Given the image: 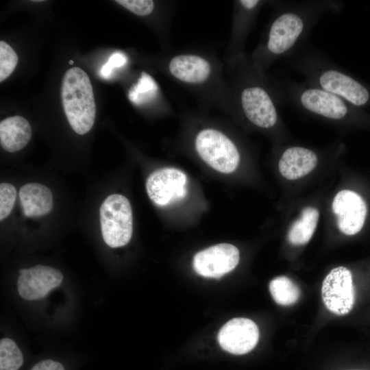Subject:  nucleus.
<instances>
[{"label":"nucleus","instance_id":"4be33fe9","mask_svg":"<svg viewBox=\"0 0 370 370\" xmlns=\"http://www.w3.org/2000/svg\"><path fill=\"white\" fill-rule=\"evenodd\" d=\"M115 2L138 16H147L154 9L151 0H116Z\"/></svg>","mask_w":370,"mask_h":370},{"label":"nucleus","instance_id":"f257e3e1","mask_svg":"<svg viewBox=\"0 0 370 370\" xmlns=\"http://www.w3.org/2000/svg\"><path fill=\"white\" fill-rule=\"evenodd\" d=\"M338 0L283 1L276 3V12L269 25L264 58L272 62L289 58L302 49L313 27L327 12L338 13Z\"/></svg>","mask_w":370,"mask_h":370},{"label":"nucleus","instance_id":"39448f33","mask_svg":"<svg viewBox=\"0 0 370 370\" xmlns=\"http://www.w3.org/2000/svg\"><path fill=\"white\" fill-rule=\"evenodd\" d=\"M195 149L201 158L219 172L230 173L238 166L240 154L236 146L217 130H201L196 137Z\"/></svg>","mask_w":370,"mask_h":370},{"label":"nucleus","instance_id":"6ab92c4d","mask_svg":"<svg viewBox=\"0 0 370 370\" xmlns=\"http://www.w3.org/2000/svg\"><path fill=\"white\" fill-rule=\"evenodd\" d=\"M158 87L153 78L142 72L140 78L130 90L128 98L136 105H140L155 97Z\"/></svg>","mask_w":370,"mask_h":370},{"label":"nucleus","instance_id":"9d476101","mask_svg":"<svg viewBox=\"0 0 370 370\" xmlns=\"http://www.w3.org/2000/svg\"><path fill=\"white\" fill-rule=\"evenodd\" d=\"M332 208L342 233L352 236L362 230L367 208L364 199L358 193L349 190L338 192L333 199Z\"/></svg>","mask_w":370,"mask_h":370},{"label":"nucleus","instance_id":"423d86ee","mask_svg":"<svg viewBox=\"0 0 370 370\" xmlns=\"http://www.w3.org/2000/svg\"><path fill=\"white\" fill-rule=\"evenodd\" d=\"M321 297L328 310L337 315L348 314L355 303L351 271L346 267L332 269L322 283Z\"/></svg>","mask_w":370,"mask_h":370},{"label":"nucleus","instance_id":"4468645a","mask_svg":"<svg viewBox=\"0 0 370 370\" xmlns=\"http://www.w3.org/2000/svg\"><path fill=\"white\" fill-rule=\"evenodd\" d=\"M23 214L28 217L45 215L53 208V195L46 186L38 183L23 185L19 190Z\"/></svg>","mask_w":370,"mask_h":370},{"label":"nucleus","instance_id":"2eb2a0df","mask_svg":"<svg viewBox=\"0 0 370 370\" xmlns=\"http://www.w3.org/2000/svg\"><path fill=\"white\" fill-rule=\"evenodd\" d=\"M31 136V125L21 116L8 117L0 123V143L7 151L21 150L27 145Z\"/></svg>","mask_w":370,"mask_h":370},{"label":"nucleus","instance_id":"f8f14e48","mask_svg":"<svg viewBox=\"0 0 370 370\" xmlns=\"http://www.w3.org/2000/svg\"><path fill=\"white\" fill-rule=\"evenodd\" d=\"M317 163L318 156L314 151L294 145L284 149L279 160L278 168L284 178L295 180L310 173Z\"/></svg>","mask_w":370,"mask_h":370},{"label":"nucleus","instance_id":"6e6552de","mask_svg":"<svg viewBox=\"0 0 370 370\" xmlns=\"http://www.w3.org/2000/svg\"><path fill=\"white\" fill-rule=\"evenodd\" d=\"M239 259V250L236 247L221 243L197 253L193 258V267L203 277L218 278L232 271Z\"/></svg>","mask_w":370,"mask_h":370},{"label":"nucleus","instance_id":"aec40b11","mask_svg":"<svg viewBox=\"0 0 370 370\" xmlns=\"http://www.w3.org/2000/svg\"><path fill=\"white\" fill-rule=\"evenodd\" d=\"M18 63V56L14 50L5 42L0 41V82L8 78Z\"/></svg>","mask_w":370,"mask_h":370},{"label":"nucleus","instance_id":"b1692460","mask_svg":"<svg viewBox=\"0 0 370 370\" xmlns=\"http://www.w3.org/2000/svg\"><path fill=\"white\" fill-rule=\"evenodd\" d=\"M31 370H65L59 362L52 360H43L36 363Z\"/></svg>","mask_w":370,"mask_h":370},{"label":"nucleus","instance_id":"0eeeda50","mask_svg":"<svg viewBox=\"0 0 370 370\" xmlns=\"http://www.w3.org/2000/svg\"><path fill=\"white\" fill-rule=\"evenodd\" d=\"M186 182V175L181 170L173 167L162 168L149 175L146 190L153 203L164 206L185 197Z\"/></svg>","mask_w":370,"mask_h":370},{"label":"nucleus","instance_id":"7ed1b4c3","mask_svg":"<svg viewBox=\"0 0 370 370\" xmlns=\"http://www.w3.org/2000/svg\"><path fill=\"white\" fill-rule=\"evenodd\" d=\"M99 217L102 237L107 245L116 248L130 242L133 217L127 198L119 194L109 195L101 205Z\"/></svg>","mask_w":370,"mask_h":370},{"label":"nucleus","instance_id":"ddd939ff","mask_svg":"<svg viewBox=\"0 0 370 370\" xmlns=\"http://www.w3.org/2000/svg\"><path fill=\"white\" fill-rule=\"evenodd\" d=\"M171 74L176 79L190 84L205 82L210 75L211 67L204 58L195 55H180L173 58L169 65Z\"/></svg>","mask_w":370,"mask_h":370},{"label":"nucleus","instance_id":"5701e85b","mask_svg":"<svg viewBox=\"0 0 370 370\" xmlns=\"http://www.w3.org/2000/svg\"><path fill=\"white\" fill-rule=\"evenodd\" d=\"M126 61V56L123 53L119 51L113 53L106 63L101 66L100 70L101 77L104 79L110 78L113 70L124 65Z\"/></svg>","mask_w":370,"mask_h":370},{"label":"nucleus","instance_id":"412c9836","mask_svg":"<svg viewBox=\"0 0 370 370\" xmlns=\"http://www.w3.org/2000/svg\"><path fill=\"white\" fill-rule=\"evenodd\" d=\"M16 198V190L10 183L0 184V219H5L12 212Z\"/></svg>","mask_w":370,"mask_h":370},{"label":"nucleus","instance_id":"20e7f679","mask_svg":"<svg viewBox=\"0 0 370 370\" xmlns=\"http://www.w3.org/2000/svg\"><path fill=\"white\" fill-rule=\"evenodd\" d=\"M240 108L245 118L262 129H273L279 125V103L275 86L273 90L260 84H249L239 93Z\"/></svg>","mask_w":370,"mask_h":370},{"label":"nucleus","instance_id":"393cba45","mask_svg":"<svg viewBox=\"0 0 370 370\" xmlns=\"http://www.w3.org/2000/svg\"><path fill=\"white\" fill-rule=\"evenodd\" d=\"M70 64H72L73 63V60H70L69 62Z\"/></svg>","mask_w":370,"mask_h":370},{"label":"nucleus","instance_id":"a211bd4d","mask_svg":"<svg viewBox=\"0 0 370 370\" xmlns=\"http://www.w3.org/2000/svg\"><path fill=\"white\" fill-rule=\"evenodd\" d=\"M23 356L16 343L8 338L0 341V370H18Z\"/></svg>","mask_w":370,"mask_h":370},{"label":"nucleus","instance_id":"9b49d317","mask_svg":"<svg viewBox=\"0 0 370 370\" xmlns=\"http://www.w3.org/2000/svg\"><path fill=\"white\" fill-rule=\"evenodd\" d=\"M259 330L257 325L247 318H234L227 322L220 330L218 341L227 352L236 355L245 354L257 345Z\"/></svg>","mask_w":370,"mask_h":370},{"label":"nucleus","instance_id":"1a4fd4ad","mask_svg":"<svg viewBox=\"0 0 370 370\" xmlns=\"http://www.w3.org/2000/svg\"><path fill=\"white\" fill-rule=\"evenodd\" d=\"M17 288L19 295L27 300L45 297L52 289L60 285L62 273L57 269L38 264L19 270Z\"/></svg>","mask_w":370,"mask_h":370},{"label":"nucleus","instance_id":"f03ea898","mask_svg":"<svg viewBox=\"0 0 370 370\" xmlns=\"http://www.w3.org/2000/svg\"><path fill=\"white\" fill-rule=\"evenodd\" d=\"M62 103L68 122L78 134H85L92 127L96 105L88 75L82 69L73 67L64 73L61 89Z\"/></svg>","mask_w":370,"mask_h":370},{"label":"nucleus","instance_id":"dca6fc26","mask_svg":"<svg viewBox=\"0 0 370 370\" xmlns=\"http://www.w3.org/2000/svg\"><path fill=\"white\" fill-rule=\"evenodd\" d=\"M319 217V210L315 208H304L300 217L292 224L289 229L288 241L294 245L307 243L313 236Z\"/></svg>","mask_w":370,"mask_h":370},{"label":"nucleus","instance_id":"f3484780","mask_svg":"<svg viewBox=\"0 0 370 370\" xmlns=\"http://www.w3.org/2000/svg\"><path fill=\"white\" fill-rule=\"evenodd\" d=\"M269 291L274 301L281 306L295 304L300 297V289L286 276H278L269 282Z\"/></svg>","mask_w":370,"mask_h":370}]
</instances>
